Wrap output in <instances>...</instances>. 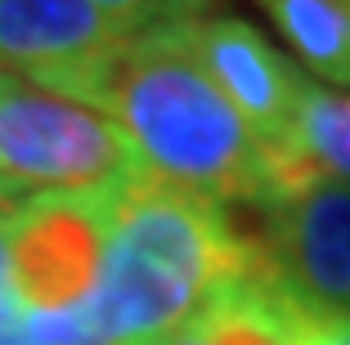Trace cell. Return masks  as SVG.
<instances>
[{
    "label": "cell",
    "instance_id": "cell-3",
    "mask_svg": "<svg viewBox=\"0 0 350 345\" xmlns=\"http://www.w3.org/2000/svg\"><path fill=\"white\" fill-rule=\"evenodd\" d=\"M144 162L103 112L0 72V189L10 202L41 193H117Z\"/></svg>",
    "mask_w": 350,
    "mask_h": 345
},
{
    "label": "cell",
    "instance_id": "cell-4",
    "mask_svg": "<svg viewBox=\"0 0 350 345\" xmlns=\"http://www.w3.org/2000/svg\"><path fill=\"white\" fill-rule=\"evenodd\" d=\"M117 193H41L5 211V260L23 314H59L94 296Z\"/></svg>",
    "mask_w": 350,
    "mask_h": 345
},
{
    "label": "cell",
    "instance_id": "cell-13",
    "mask_svg": "<svg viewBox=\"0 0 350 345\" xmlns=\"http://www.w3.org/2000/svg\"><path fill=\"white\" fill-rule=\"evenodd\" d=\"M23 323V309L14 301V287H10V260H5V211H0V327H18Z\"/></svg>",
    "mask_w": 350,
    "mask_h": 345
},
{
    "label": "cell",
    "instance_id": "cell-1",
    "mask_svg": "<svg viewBox=\"0 0 350 345\" xmlns=\"http://www.w3.org/2000/svg\"><path fill=\"white\" fill-rule=\"evenodd\" d=\"M238 278H265L256 238L225 206L144 171L117 189L94 296L59 314H23V332L45 345H175Z\"/></svg>",
    "mask_w": 350,
    "mask_h": 345
},
{
    "label": "cell",
    "instance_id": "cell-7",
    "mask_svg": "<svg viewBox=\"0 0 350 345\" xmlns=\"http://www.w3.org/2000/svg\"><path fill=\"white\" fill-rule=\"evenodd\" d=\"M117 41L122 31L90 0H0V72L31 85H50Z\"/></svg>",
    "mask_w": 350,
    "mask_h": 345
},
{
    "label": "cell",
    "instance_id": "cell-6",
    "mask_svg": "<svg viewBox=\"0 0 350 345\" xmlns=\"http://www.w3.org/2000/svg\"><path fill=\"white\" fill-rule=\"evenodd\" d=\"M193 50L211 85L225 94V103L260 143V152L288 139L306 77L265 41V31L234 14H206V18H193Z\"/></svg>",
    "mask_w": 350,
    "mask_h": 345
},
{
    "label": "cell",
    "instance_id": "cell-10",
    "mask_svg": "<svg viewBox=\"0 0 350 345\" xmlns=\"http://www.w3.org/2000/svg\"><path fill=\"white\" fill-rule=\"evenodd\" d=\"M319 81L350 85V0H256Z\"/></svg>",
    "mask_w": 350,
    "mask_h": 345
},
{
    "label": "cell",
    "instance_id": "cell-5",
    "mask_svg": "<svg viewBox=\"0 0 350 345\" xmlns=\"http://www.w3.org/2000/svg\"><path fill=\"white\" fill-rule=\"evenodd\" d=\"M252 229L265 278L292 301L350 314V184L319 180L260 206Z\"/></svg>",
    "mask_w": 350,
    "mask_h": 345
},
{
    "label": "cell",
    "instance_id": "cell-9",
    "mask_svg": "<svg viewBox=\"0 0 350 345\" xmlns=\"http://www.w3.org/2000/svg\"><path fill=\"white\" fill-rule=\"evenodd\" d=\"M306 305L265 278L225 283L189 323L198 345H297Z\"/></svg>",
    "mask_w": 350,
    "mask_h": 345
},
{
    "label": "cell",
    "instance_id": "cell-8",
    "mask_svg": "<svg viewBox=\"0 0 350 345\" xmlns=\"http://www.w3.org/2000/svg\"><path fill=\"white\" fill-rule=\"evenodd\" d=\"M265 166L269 189H274L269 202L297 193V189H310L319 180L350 184V94H337L306 77L288 139L265 152Z\"/></svg>",
    "mask_w": 350,
    "mask_h": 345
},
{
    "label": "cell",
    "instance_id": "cell-14",
    "mask_svg": "<svg viewBox=\"0 0 350 345\" xmlns=\"http://www.w3.org/2000/svg\"><path fill=\"white\" fill-rule=\"evenodd\" d=\"M0 345H45V341L27 336V332H23V323H18V327H0Z\"/></svg>",
    "mask_w": 350,
    "mask_h": 345
},
{
    "label": "cell",
    "instance_id": "cell-2",
    "mask_svg": "<svg viewBox=\"0 0 350 345\" xmlns=\"http://www.w3.org/2000/svg\"><path fill=\"white\" fill-rule=\"evenodd\" d=\"M41 90L103 112L135 143L148 175L216 206L269 202V166L193 50V23L135 31Z\"/></svg>",
    "mask_w": 350,
    "mask_h": 345
},
{
    "label": "cell",
    "instance_id": "cell-11",
    "mask_svg": "<svg viewBox=\"0 0 350 345\" xmlns=\"http://www.w3.org/2000/svg\"><path fill=\"white\" fill-rule=\"evenodd\" d=\"M90 5L122 36L171 27V23H193V18H206V10H211V0H90Z\"/></svg>",
    "mask_w": 350,
    "mask_h": 345
},
{
    "label": "cell",
    "instance_id": "cell-15",
    "mask_svg": "<svg viewBox=\"0 0 350 345\" xmlns=\"http://www.w3.org/2000/svg\"><path fill=\"white\" fill-rule=\"evenodd\" d=\"M10 206H18V202H10V193L0 189V211H10Z\"/></svg>",
    "mask_w": 350,
    "mask_h": 345
},
{
    "label": "cell",
    "instance_id": "cell-12",
    "mask_svg": "<svg viewBox=\"0 0 350 345\" xmlns=\"http://www.w3.org/2000/svg\"><path fill=\"white\" fill-rule=\"evenodd\" d=\"M297 345H350V314H323L306 305Z\"/></svg>",
    "mask_w": 350,
    "mask_h": 345
}]
</instances>
